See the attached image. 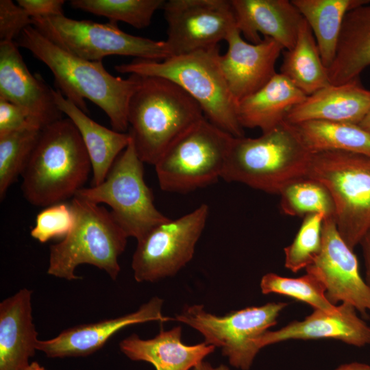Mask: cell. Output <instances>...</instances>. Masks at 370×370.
<instances>
[{"mask_svg":"<svg viewBox=\"0 0 370 370\" xmlns=\"http://www.w3.org/2000/svg\"><path fill=\"white\" fill-rule=\"evenodd\" d=\"M42 130L27 128L0 136V198L22 175Z\"/></svg>","mask_w":370,"mask_h":370,"instance_id":"30","label":"cell"},{"mask_svg":"<svg viewBox=\"0 0 370 370\" xmlns=\"http://www.w3.org/2000/svg\"><path fill=\"white\" fill-rule=\"evenodd\" d=\"M280 73L306 96L331 84L314 34L304 18L294 47L284 53Z\"/></svg>","mask_w":370,"mask_h":370,"instance_id":"27","label":"cell"},{"mask_svg":"<svg viewBox=\"0 0 370 370\" xmlns=\"http://www.w3.org/2000/svg\"><path fill=\"white\" fill-rule=\"evenodd\" d=\"M359 125L362 128L370 132V112L362 119V121L359 123Z\"/></svg>","mask_w":370,"mask_h":370,"instance_id":"41","label":"cell"},{"mask_svg":"<svg viewBox=\"0 0 370 370\" xmlns=\"http://www.w3.org/2000/svg\"><path fill=\"white\" fill-rule=\"evenodd\" d=\"M91 170L79 131L62 118L42 130L22 174L23 195L36 206L64 202L83 188Z\"/></svg>","mask_w":370,"mask_h":370,"instance_id":"3","label":"cell"},{"mask_svg":"<svg viewBox=\"0 0 370 370\" xmlns=\"http://www.w3.org/2000/svg\"><path fill=\"white\" fill-rule=\"evenodd\" d=\"M75 215L71 204L60 202L46 207L36 216L31 236L40 243L65 237L72 230Z\"/></svg>","mask_w":370,"mask_h":370,"instance_id":"34","label":"cell"},{"mask_svg":"<svg viewBox=\"0 0 370 370\" xmlns=\"http://www.w3.org/2000/svg\"><path fill=\"white\" fill-rule=\"evenodd\" d=\"M163 302L162 299L153 297L135 312L66 329L53 338L38 340L36 349L49 358L87 356L101 349L112 336L127 326L174 320L162 314Z\"/></svg>","mask_w":370,"mask_h":370,"instance_id":"17","label":"cell"},{"mask_svg":"<svg viewBox=\"0 0 370 370\" xmlns=\"http://www.w3.org/2000/svg\"><path fill=\"white\" fill-rule=\"evenodd\" d=\"M208 215V206L202 204L182 217L160 223L137 241L132 261L135 280L158 282L185 267L193 258Z\"/></svg>","mask_w":370,"mask_h":370,"instance_id":"12","label":"cell"},{"mask_svg":"<svg viewBox=\"0 0 370 370\" xmlns=\"http://www.w3.org/2000/svg\"><path fill=\"white\" fill-rule=\"evenodd\" d=\"M32 25L66 51L82 59L102 62L109 56L162 61L171 57L165 40H154L122 31L117 23L76 20L64 15L32 18Z\"/></svg>","mask_w":370,"mask_h":370,"instance_id":"10","label":"cell"},{"mask_svg":"<svg viewBox=\"0 0 370 370\" xmlns=\"http://www.w3.org/2000/svg\"><path fill=\"white\" fill-rule=\"evenodd\" d=\"M193 370H230V368L225 365L213 367L210 363L203 360L197 364Z\"/></svg>","mask_w":370,"mask_h":370,"instance_id":"40","label":"cell"},{"mask_svg":"<svg viewBox=\"0 0 370 370\" xmlns=\"http://www.w3.org/2000/svg\"><path fill=\"white\" fill-rule=\"evenodd\" d=\"M164 0H71L73 8L105 16L110 21L126 23L143 29L149 25L154 13Z\"/></svg>","mask_w":370,"mask_h":370,"instance_id":"31","label":"cell"},{"mask_svg":"<svg viewBox=\"0 0 370 370\" xmlns=\"http://www.w3.org/2000/svg\"><path fill=\"white\" fill-rule=\"evenodd\" d=\"M306 177L329 191L337 230L354 250L370 229V157L343 151L311 153Z\"/></svg>","mask_w":370,"mask_h":370,"instance_id":"7","label":"cell"},{"mask_svg":"<svg viewBox=\"0 0 370 370\" xmlns=\"http://www.w3.org/2000/svg\"><path fill=\"white\" fill-rule=\"evenodd\" d=\"M52 92L56 106L72 121L82 137L91 162L92 186L101 184L128 145L131 139L130 134L105 127L66 99L60 90L53 89Z\"/></svg>","mask_w":370,"mask_h":370,"instance_id":"23","label":"cell"},{"mask_svg":"<svg viewBox=\"0 0 370 370\" xmlns=\"http://www.w3.org/2000/svg\"><path fill=\"white\" fill-rule=\"evenodd\" d=\"M291 125L311 153L343 151L370 157V132L359 124L308 121Z\"/></svg>","mask_w":370,"mask_h":370,"instance_id":"28","label":"cell"},{"mask_svg":"<svg viewBox=\"0 0 370 370\" xmlns=\"http://www.w3.org/2000/svg\"><path fill=\"white\" fill-rule=\"evenodd\" d=\"M227 50L220 56V66L236 101L256 92L276 73L275 64L284 49L269 37L258 43L245 40L237 28L226 40Z\"/></svg>","mask_w":370,"mask_h":370,"instance_id":"16","label":"cell"},{"mask_svg":"<svg viewBox=\"0 0 370 370\" xmlns=\"http://www.w3.org/2000/svg\"><path fill=\"white\" fill-rule=\"evenodd\" d=\"M15 42L49 68L57 89L82 111L87 114L85 99H88L106 114L112 130L119 132L128 130V106L140 83V75L115 77L102 62L84 60L66 51L33 25L24 29Z\"/></svg>","mask_w":370,"mask_h":370,"instance_id":"1","label":"cell"},{"mask_svg":"<svg viewBox=\"0 0 370 370\" xmlns=\"http://www.w3.org/2000/svg\"><path fill=\"white\" fill-rule=\"evenodd\" d=\"M306 271L323 284L326 297L332 304L348 303L362 314L370 313V289L360 274L354 250L341 238L334 217L325 219L321 251Z\"/></svg>","mask_w":370,"mask_h":370,"instance_id":"14","label":"cell"},{"mask_svg":"<svg viewBox=\"0 0 370 370\" xmlns=\"http://www.w3.org/2000/svg\"><path fill=\"white\" fill-rule=\"evenodd\" d=\"M32 294L24 288L0 303V370H25L37 350Z\"/></svg>","mask_w":370,"mask_h":370,"instance_id":"21","label":"cell"},{"mask_svg":"<svg viewBox=\"0 0 370 370\" xmlns=\"http://www.w3.org/2000/svg\"><path fill=\"white\" fill-rule=\"evenodd\" d=\"M220 56L218 45L162 61L135 59L116 65L114 69L120 73L171 81L199 105L210 123L234 137H243L244 130L237 116V101L222 73Z\"/></svg>","mask_w":370,"mask_h":370,"instance_id":"4","label":"cell"},{"mask_svg":"<svg viewBox=\"0 0 370 370\" xmlns=\"http://www.w3.org/2000/svg\"><path fill=\"white\" fill-rule=\"evenodd\" d=\"M360 244L362 246L365 264V281L370 289V229L365 234Z\"/></svg>","mask_w":370,"mask_h":370,"instance_id":"38","label":"cell"},{"mask_svg":"<svg viewBox=\"0 0 370 370\" xmlns=\"http://www.w3.org/2000/svg\"><path fill=\"white\" fill-rule=\"evenodd\" d=\"M119 348L130 360L149 362L156 370H190L215 349L204 341L193 345L184 343L180 326L161 329L149 339L133 334L120 342Z\"/></svg>","mask_w":370,"mask_h":370,"instance_id":"22","label":"cell"},{"mask_svg":"<svg viewBox=\"0 0 370 370\" xmlns=\"http://www.w3.org/2000/svg\"><path fill=\"white\" fill-rule=\"evenodd\" d=\"M284 302H269L218 316L205 310L203 305L185 306L174 320L185 323L202 334L204 342L221 349L230 364L249 370L260 351L258 338L277 324Z\"/></svg>","mask_w":370,"mask_h":370,"instance_id":"11","label":"cell"},{"mask_svg":"<svg viewBox=\"0 0 370 370\" xmlns=\"http://www.w3.org/2000/svg\"><path fill=\"white\" fill-rule=\"evenodd\" d=\"M233 138L203 118L155 164L160 188L186 193L217 182L222 177Z\"/></svg>","mask_w":370,"mask_h":370,"instance_id":"8","label":"cell"},{"mask_svg":"<svg viewBox=\"0 0 370 370\" xmlns=\"http://www.w3.org/2000/svg\"><path fill=\"white\" fill-rule=\"evenodd\" d=\"M27 128L39 129L22 108L0 99V136Z\"/></svg>","mask_w":370,"mask_h":370,"instance_id":"36","label":"cell"},{"mask_svg":"<svg viewBox=\"0 0 370 370\" xmlns=\"http://www.w3.org/2000/svg\"><path fill=\"white\" fill-rule=\"evenodd\" d=\"M140 77L128 106V133L140 159L155 165L176 140L205 116L199 105L175 84Z\"/></svg>","mask_w":370,"mask_h":370,"instance_id":"2","label":"cell"},{"mask_svg":"<svg viewBox=\"0 0 370 370\" xmlns=\"http://www.w3.org/2000/svg\"><path fill=\"white\" fill-rule=\"evenodd\" d=\"M70 204L74 225L62 241L50 246L47 273L66 280H78L81 278L75 275V269L88 264L115 280L127 235L104 207L75 196Z\"/></svg>","mask_w":370,"mask_h":370,"instance_id":"6","label":"cell"},{"mask_svg":"<svg viewBox=\"0 0 370 370\" xmlns=\"http://www.w3.org/2000/svg\"><path fill=\"white\" fill-rule=\"evenodd\" d=\"M370 112V90L359 77L341 84H330L292 108L285 121L297 124L327 121L359 124Z\"/></svg>","mask_w":370,"mask_h":370,"instance_id":"20","label":"cell"},{"mask_svg":"<svg viewBox=\"0 0 370 370\" xmlns=\"http://www.w3.org/2000/svg\"><path fill=\"white\" fill-rule=\"evenodd\" d=\"M369 2L349 10L344 18L334 59L327 69L331 84L358 78L370 66Z\"/></svg>","mask_w":370,"mask_h":370,"instance_id":"25","label":"cell"},{"mask_svg":"<svg viewBox=\"0 0 370 370\" xmlns=\"http://www.w3.org/2000/svg\"><path fill=\"white\" fill-rule=\"evenodd\" d=\"M162 9L171 56L218 46L236 28L230 0H168Z\"/></svg>","mask_w":370,"mask_h":370,"instance_id":"13","label":"cell"},{"mask_svg":"<svg viewBox=\"0 0 370 370\" xmlns=\"http://www.w3.org/2000/svg\"><path fill=\"white\" fill-rule=\"evenodd\" d=\"M325 216L316 213L304 217L293 241L284 248V265L296 273L310 265L322 245V228Z\"/></svg>","mask_w":370,"mask_h":370,"instance_id":"33","label":"cell"},{"mask_svg":"<svg viewBox=\"0 0 370 370\" xmlns=\"http://www.w3.org/2000/svg\"><path fill=\"white\" fill-rule=\"evenodd\" d=\"M52 90L29 71L14 41L0 42V99L22 108L34 125L43 130L62 119Z\"/></svg>","mask_w":370,"mask_h":370,"instance_id":"15","label":"cell"},{"mask_svg":"<svg viewBox=\"0 0 370 370\" xmlns=\"http://www.w3.org/2000/svg\"><path fill=\"white\" fill-rule=\"evenodd\" d=\"M143 164L131 138L104 181L83 187L75 195L97 204L108 205L127 236L137 241L169 219L155 206L152 190L144 180Z\"/></svg>","mask_w":370,"mask_h":370,"instance_id":"9","label":"cell"},{"mask_svg":"<svg viewBox=\"0 0 370 370\" xmlns=\"http://www.w3.org/2000/svg\"><path fill=\"white\" fill-rule=\"evenodd\" d=\"M310 157L293 125L284 121L257 138L234 137L221 178L280 194L307 176Z\"/></svg>","mask_w":370,"mask_h":370,"instance_id":"5","label":"cell"},{"mask_svg":"<svg viewBox=\"0 0 370 370\" xmlns=\"http://www.w3.org/2000/svg\"><path fill=\"white\" fill-rule=\"evenodd\" d=\"M309 25L321 58L328 69L332 63L346 14L367 0H291Z\"/></svg>","mask_w":370,"mask_h":370,"instance_id":"26","label":"cell"},{"mask_svg":"<svg viewBox=\"0 0 370 370\" xmlns=\"http://www.w3.org/2000/svg\"><path fill=\"white\" fill-rule=\"evenodd\" d=\"M260 287L262 294H279L308 304L314 309L330 313L338 310L325 295L323 284L314 275L307 273L299 278L283 277L274 273L264 275Z\"/></svg>","mask_w":370,"mask_h":370,"instance_id":"32","label":"cell"},{"mask_svg":"<svg viewBox=\"0 0 370 370\" xmlns=\"http://www.w3.org/2000/svg\"><path fill=\"white\" fill-rule=\"evenodd\" d=\"M25 370H47V369L40 366L37 362H32L29 363L28 367Z\"/></svg>","mask_w":370,"mask_h":370,"instance_id":"42","label":"cell"},{"mask_svg":"<svg viewBox=\"0 0 370 370\" xmlns=\"http://www.w3.org/2000/svg\"><path fill=\"white\" fill-rule=\"evenodd\" d=\"M306 95L288 78L277 73L264 86L237 101V116L244 129L267 132L285 121L288 111Z\"/></svg>","mask_w":370,"mask_h":370,"instance_id":"24","label":"cell"},{"mask_svg":"<svg viewBox=\"0 0 370 370\" xmlns=\"http://www.w3.org/2000/svg\"><path fill=\"white\" fill-rule=\"evenodd\" d=\"M17 3L32 18L64 15L63 0H17Z\"/></svg>","mask_w":370,"mask_h":370,"instance_id":"37","label":"cell"},{"mask_svg":"<svg viewBox=\"0 0 370 370\" xmlns=\"http://www.w3.org/2000/svg\"><path fill=\"white\" fill-rule=\"evenodd\" d=\"M350 304L341 303L338 310L330 313L314 309L304 320L294 321L278 330H268L257 341L262 348L288 340L335 339L348 345L370 344V326L360 319Z\"/></svg>","mask_w":370,"mask_h":370,"instance_id":"18","label":"cell"},{"mask_svg":"<svg viewBox=\"0 0 370 370\" xmlns=\"http://www.w3.org/2000/svg\"><path fill=\"white\" fill-rule=\"evenodd\" d=\"M281 209L291 216L322 213L334 218V205L327 188L319 182L304 177L293 181L279 194Z\"/></svg>","mask_w":370,"mask_h":370,"instance_id":"29","label":"cell"},{"mask_svg":"<svg viewBox=\"0 0 370 370\" xmlns=\"http://www.w3.org/2000/svg\"><path fill=\"white\" fill-rule=\"evenodd\" d=\"M334 370H370V365L354 362L342 365Z\"/></svg>","mask_w":370,"mask_h":370,"instance_id":"39","label":"cell"},{"mask_svg":"<svg viewBox=\"0 0 370 370\" xmlns=\"http://www.w3.org/2000/svg\"><path fill=\"white\" fill-rule=\"evenodd\" d=\"M236 26L247 41L269 37L284 50L291 49L304 17L288 0H230Z\"/></svg>","mask_w":370,"mask_h":370,"instance_id":"19","label":"cell"},{"mask_svg":"<svg viewBox=\"0 0 370 370\" xmlns=\"http://www.w3.org/2000/svg\"><path fill=\"white\" fill-rule=\"evenodd\" d=\"M32 23V18L18 3L12 0L0 1V42H13Z\"/></svg>","mask_w":370,"mask_h":370,"instance_id":"35","label":"cell"}]
</instances>
